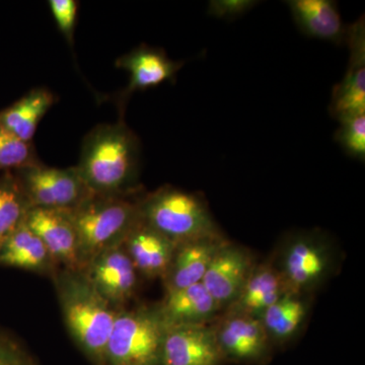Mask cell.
<instances>
[{
  "label": "cell",
  "mask_w": 365,
  "mask_h": 365,
  "mask_svg": "<svg viewBox=\"0 0 365 365\" xmlns=\"http://www.w3.org/2000/svg\"><path fill=\"white\" fill-rule=\"evenodd\" d=\"M0 365H35V362L18 341L0 330Z\"/></svg>",
  "instance_id": "28"
},
{
  "label": "cell",
  "mask_w": 365,
  "mask_h": 365,
  "mask_svg": "<svg viewBox=\"0 0 365 365\" xmlns=\"http://www.w3.org/2000/svg\"><path fill=\"white\" fill-rule=\"evenodd\" d=\"M340 126L335 133L336 143L346 155L354 160H365V113L353 115L340 120Z\"/></svg>",
  "instance_id": "24"
},
{
  "label": "cell",
  "mask_w": 365,
  "mask_h": 365,
  "mask_svg": "<svg viewBox=\"0 0 365 365\" xmlns=\"http://www.w3.org/2000/svg\"><path fill=\"white\" fill-rule=\"evenodd\" d=\"M287 289L273 260L255 265L235 302L222 313L245 314L260 319Z\"/></svg>",
  "instance_id": "18"
},
{
  "label": "cell",
  "mask_w": 365,
  "mask_h": 365,
  "mask_svg": "<svg viewBox=\"0 0 365 365\" xmlns=\"http://www.w3.org/2000/svg\"><path fill=\"white\" fill-rule=\"evenodd\" d=\"M285 4L295 25L307 37L336 45L345 44L348 26L342 20L337 2L333 0H289Z\"/></svg>",
  "instance_id": "16"
},
{
  "label": "cell",
  "mask_w": 365,
  "mask_h": 365,
  "mask_svg": "<svg viewBox=\"0 0 365 365\" xmlns=\"http://www.w3.org/2000/svg\"><path fill=\"white\" fill-rule=\"evenodd\" d=\"M71 215L78 235L81 265H88L98 255L124 244L140 220V203L116 195H93Z\"/></svg>",
  "instance_id": "2"
},
{
  "label": "cell",
  "mask_w": 365,
  "mask_h": 365,
  "mask_svg": "<svg viewBox=\"0 0 365 365\" xmlns=\"http://www.w3.org/2000/svg\"><path fill=\"white\" fill-rule=\"evenodd\" d=\"M211 323L223 357L255 361L265 356L271 340L261 319L222 313Z\"/></svg>",
  "instance_id": "10"
},
{
  "label": "cell",
  "mask_w": 365,
  "mask_h": 365,
  "mask_svg": "<svg viewBox=\"0 0 365 365\" xmlns=\"http://www.w3.org/2000/svg\"><path fill=\"white\" fill-rule=\"evenodd\" d=\"M21 187L31 207L71 211L93 195L76 167L56 169L34 163L23 168Z\"/></svg>",
  "instance_id": "7"
},
{
  "label": "cell",
  "mask_w": 365,
  "mask_h": 365,
  "mask_svg": "<svg viewBox=\"0 0 365 365\" xmlns=\"http://www.w3.org/2000/svg\"><path fill=\"white\" fill-rule=\"evenodd\" d=\"M158 307L165 328L175 326L210 325L222 313L202 282L167 292Z\"/></svg>",
  "instance_id": "14"
},
{
  "label": "cell",
  "mask_w": 365,
  "mask_h": 365,
  "mask_svg": "<svg viewBox=\"0 0 365 365\" xmlns=\"http://www.w3.org/2000/svg\"><path fill=\"white\" fill-rule=\"evenodd\" d=\"M255 265L254 257L248 250L230 242L225 241L216 252L202 284L222 312L237 299Z\"/></svg>",
  "instance_id": "9"
},
{
  "label": "cell",
  "mask_w": 365,
  "mask_h": 365,
  "mask_svg": "<svg viewBox=\"0 0 365 365\" xmlns=\"http://www.w3.org/2000/svg\"><path fill=\"white\" fill-rule=\"evenodd\" d=\"M117 66L130 73L128 91L132 93L173 81L184 63L170 59L162 50L143 46L118 60Z\"/></svg>",
  "instance_id": "19"
},
{
  "label": "cell",
  "mask_w": 365,
  "mask_h": 365,
  "mask_svg": "<svg viewBox=\"0 0 365 365\" xmlns=\"http://www.w3.org/2000/svg\"><path fill=\"white\" fill-rule=\"evenodd\" d=\"M136 136L124 124L98 126L86 137L78 170L93 195H116L135 180Z\"/></svg>",
  "instance_id": "1"
},
{
  "label": "cell",
  "mask_w": 365,
  "mask_h": 365,
  "mask_svg": "<svg viewBox=\"0 0 365 365\" xmlns=\"http://www.w3.org/2000/svg\"><path fill=\"white\" fill-rule=\"evenodd\" d=\"M34 163L31 143L21 140L0 125V169H23Z\"/></svg>",
  "instance_id": "25"
},
{
  "label": "cell",
  "mask_w": 365,
  "mask_h": 365,
  "mask_svg": "<svg viewBox=\"0 0 365 365\" xmlns=\"http://www.w3.org/2000/svg\"><path fill=\"white\" fill-rule=\"evenodd\" d=\"M30 208L21 185L0 182V242L25 220Z\"/></svg>",
  "instance_id": "23"
},
{
  "label": "cell",
  "mask_w": 365,
  "mask_h": 365,
  "mask_svg": "<svg viewBox=\"0 0 365 365\" xmlns=\"http://www.w3.org/2000/svg\"><path fill=\"white\" fill-rule=\"evenodd\" d=\"M288 292L311 294L321 287L336 265L328 237L319 232L288 235L272 259Z\"/></svg>",
  "instance_id": "5"
},
{
  "label": "cell",
  "mask_w": 365,
  "mask_h": 365,
  "mask_svg": "<svg viewBox=\"0 0 365 365\" xmlns=\"http://www.w3.org/2000/svg\"><path fill=\"white\" fill-rule=\"evenodd\" d=\"M146 225L176 246L203 237H223L205 200L170 187L158 190L140 203Z\"/></svg>",
  "instance_id": "4"
},
{
  "label": "cell",
  "mask_w": 365,
  "mask_h": 365,
  "mask_svg": "<svg viewBox=\"0 0 365 365\" xmlns=\"http://www.w3.org/2000/svg\"><path fill=\"white\" fill-rule=\"evenodd\" d=\"M258 4L255 0H211L208 2L207 14L218 20L234 21L249 13Z\"/></svg>",
  "instance_id": "26"
},
{
  "label": "cell",
  "mask_w": 365,
  "mask_h": 365,
  "mask_svg": "<svg viewBox=\"0 0 365 365\" xmlns=\"http://www.w3.org/2000/svg\"><path fill=\"white\" fill-rule=\"evenodd\" d=\"M346 45L349 62L342 81L334 86L329 111L338 121L365 113V25L364 18L348 26Z\"/></svg>",
  "instance_id": "8"
},
{
  "label": "cell",
  "mask_w": 365,
  "mask_h": 365,
  "mask_svg": "<svg viewBox=\"0 0 365 365\" xmlns=\"http://www.w3.org/2000/svg\"><path fill=\"white\" fill-rule=\"evenodd\" d=\"M51 256L35 232L24 220L4 241L0 242V264L26 270L43 271L51 263Z\"/></svg>",
  "instance_id": "20"
},
{
  "label": "cell",
  "mask_w": 365,
  "mask_h": 365,
  "mask_svg": "<svg viewBox=\"0 0 365 365\" xmlns=\"http://www.w3.org/2000/svg\"><path fill=\"white\" fill-rule=\"evenodd\" d=\"M165 326L158 307H139L118 314L105 365H160Z\"/></svg>",
  "instance_id": "6"
},
{
  "label": "cell",
  "mask_w": 365,
  "mask_h": 365,
  "mask_svg": "<svg viewBox=\"0 0 365 365\" xmlns=\"http://www.w3.org/2000/svg\"><path fill=\"white\" fill-rule=\"evenodd\" d=\"M309 294L287 292L261 317L271 342L283 343L297 335L309 311Z\"/></svg>",
  "instance_id": "22"
},
{
  "label": "cell",
  "mask_w": 365,
  "mask_h": 365,
  "mask_svg": "<svg viewBox=\"0 0 365 365\" xmlns=\"http://www.w3.org/2000/svg\"><path fill=\"white\" fill-rule=\"evenodd\" d=\"M137 272L148 278L165 277L177 246L139 220L124 242Z\"/></svg>",
  "instance_id": "15"
},
{
  "label": "cell",
  "mask_w": 365,
  "mask_h": 365,
  "mask_svg": "<svg viewBox=\"0 0 365 365\" xmlns=\"http://www.w3.org/2000/svg\"><path fill=\"white\" fill-rule=\"evenodd\" d=\"M66 325L93 362L105 365L106 349L119 312L98 294L86 276H67L60 284Z\"/></svg>",
  "instance_id": "3"
},
{
  "label": "cell",
  "mask_w": 365,
  "mask_h": 365,
  "mask_svg": "<svg viewBox=\"0 0 365 365\" xmlns=\"http://www.w3.org/2000/svg\"><path fill=\"white\" fill-rule=\"evenodd\" d=\"M88 268L86 278L98 294L113 307L123 304L133 297L138 272L124 244L98 255Z\"/></svg>",
  "instance_id": "13"
},
{
  "label": "cell",
  "mask_w": 365,
  "mask_h": 365,
  "mask_svg": "<svg viewBox=\"0 0 365 365\" xmlns=\"http://www.w3.org/2000/svg\"><path fill=\"white\" fill-rule=\"evenodd\" d=\"M222 359L211 324L165 329L160 365H218Z\"/></svg>",
  "instance_id": "11"
},
{
  "label": "cell",
  "mask_w": 365,
  "mask_h": 365,
  "mask_svg": "<svg viewBox=\"0 0 365 365\" xmlns=\"http://www.w3.org/2000/svg\"><path fill=\"white\" fill-rule=\"evenodd\" d=\"M25 222L40 237L52 260L64 264L72 271L81 267L78 235L71 211L31 207Z\"/></svg>",
  "instance_id": "12"
},
{
  "label": "cell",
  "mask_w": 365,
  "mask_h": 365,
  "mask_svg": "<svg viewBox=\"0 0 365 365\" xmlns=\"http://www.w3.org/2000/svg\"><path fill=\"white\" fill-rule=\"evenodd\" d=\"M225 241L223 237H203L177 246L169 270L163 277L167 292L202 282L216 252Z\"/></svg>",
  "instance_id": "17"
},
{
  "label": "cell",
  "mask_w": 365,
  "mask_h": 365,
  "mask_svg": "<svg viewBox=\"0 0 365 365\" xmlns=\"http://www.w3.org/2000/svg\"><path fill=\"white\" fill-rule=\"evenodd\" d=\"M49 4L59 30L66 39L71 40L78 16V2L74 0H51Z\"/></svg>",
  "instance_id": "27"
},
{
  "label": "cell",
  "mask_w": 365,
  "mask_h": 365,
  "mask_svg": "<svg viewBox=\"0 0 365 365\" xmlns=\"http://www.w3.org/2000/svg\"><path fill=\"white\" fill-rule=\"evenodd\" d=\"M54 103L45 88H36L0 114V125L21 140L31 143L42 118Z\"/></svg>",
  "instance_id": "21"
}]
</instances>
